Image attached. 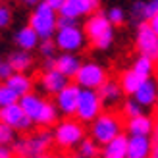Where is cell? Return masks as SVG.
Instances as JSON below:
<instances>
[{
    "label": "cell",
    "instance_id": "34",
    "mask_svg": "<svg viewBox=\"0 0 158 158\" xmlns=\"http://www.w3.org/2000/svg\"><path fill=\"white\" fill-rule=\"evenodd\" d=\"M10 23H12V12H10V8L0 4V29H6Z\"/></svg>",
    "mask_w": 158,
    "mask_h": 158
},
{
    "label": "cell",
    "instance_id": "43",
    "mask_svg": "<svg viewBox=\"0 0 158 158\" xmlns=\"http://www.w3.org/2000/svg\"><path fill=\"white\" fill-rule=\"evenodd\" d=\"M23 2H25V4H37L39 0H23Z\"/></svg>",
    "mask_w": 158,
    "mask_h": 158
},
{
    "label": "cell",
    "instance_id": "5",
    "mask_svg": "<svg viewBox=\"0 0 158 158\" xmlns=\"http://www.w3.org/2000/svg\"><path fill=\"white\" fill-rule=\"evenodd\" d=\"M102 112V104L100 98L94 89H81L77 97V106H75V114L77 120L81 123H91L94 118Z\"/></svg>",
    "mask_w": 158,
    "mask_h": 158
},
{
    "label": "cell",
    "instance_id": "16",
    "mask_svg": "<svg viewBox=\"0 0 158 158\" xmlns=\"http://www.w3.org/2000/svg\"><path fill=\"white\" fill-rule=\"evenodd\" d=\"M156 81L152 77H147L141 81V85L137 87V91L133 93V98H135L137 102L143 108H151L156 104Z\"/></svg>",
    "mask_w": 158,
    "mask_h": 158
},
{
    "label": "cell",
    "instance_id": "27",
    "mask_svg": "<svg viewBox=\"0 0 158 158\" xmlns=\"http://www.w3.org/2000/svg\"><path fill=\"white\" fill-rule=\"evenodd\" d=\"M77 148H79V156L81 158H97L98 156V145L94 143L93 139H87V137H83L81 139V143L77 145Z\"/></svg>",
    "mask_w": 158,
    "mask_h": 158
},
{
    "label": "cell",
    "instance_id": "10",
    "mask_svg": "<svg viewBox=\"0 0 158 158\" xmlns=\"http://www.w3.org/2000/svg\"><path fill=\"white\" fill-rule=\"evenodd\" d=\"M137 48L141 54L156 60L158 56V31L148 23H141L137 29Z\"/></svg>",
    "mask_w": 158,
    "mask_h": 158
},
{
    "label": "cell",
    "instance_id": "1",
    "mask_svg": "<svg viewBox=\"0 0 158 158\" xmlns=\"http://www.w3.org/2000/svg\"><path fill=\"white\" fill-rule=\"evenodd\" d=\"M52 145H54L52 133L44 127V129L37 131V133H33V135H29V137L15 139L12 143V152H14V158L41 156V154H48Z\"/></svg>",
    "mask_w": 158,
    "mask_h": 158
},
{
    "label": "cell",
    "instance_id": "22",
    "mask_svg": "<svg viewBox=\"0 0 158 158\" xmlns=\"http://www.w3.org/2000/svg\"><path fill=\"white\" fill-rule=\"evenodd\" d=\"M39 41H41V39H39V35H37L29 25L21 27L18 33H15V44H18L21 50H33V48H37Z\"/></svg>",
    "mask_w": 158,
    "mask_h": 158
},
{
    "label": "cell",
    "instance_id": "36",
    "mask_svg": "<svg viewBox=\"0 0 158 158\" xmlns=\"http://www.w3.org/2000/svg\"><path fill=\"white\" fill-rule=\"evenodd\" d=\"M12 73H14V68L8 62H0V81H6Z\"/></svg>",
    "mask_w": 158,
    "mask_h": 158
},
{
    "label": "cell",
    "instance_id": "30",
    "mask_svg": "<svg viewBox=\"0 0 158 158\" xmlns=\"http://www.w3.org/2000/svg\"><path fill=\"white\" fill-rule=\"evenodd\" d=\"M123 114L127 116V118L139 116V114H143V106H141L135 98H131V100H127V102L123 104Z\"/></svg>",
    "mask_w": 158,
    "mask_h": 158
},
{
    "label": "cell",
    "instance_id": "33",
    "mask_svg": "<svg viewBox=\"0 0 158 158\" xmlns=\"http://www.w3.org/2000/svg\"><path fill=\"white\" fill-rule=\"evenodd\" d=\"M39 48H41V54L46 58V56H54V52H56V44H54L52 39H43L41 44H37Z\"/></svg>",
    "mask_w": 158,
    "mask_h": 158
},
{
    "label": "cell",
    "instance_id": "42",
    "mask_svg": "<svg viewBox=\"0 0 158 158\" xmlns=\"http://www.w3.org/2000/svg\"><path fill=\"white\" fill-rule=\"evenodd\" d=\"M50 158H81L79 154H60V156H50Z\"/></svg>",
    "mask_w": 158,
    "mask_h": 158
},
{
    "label": "cell",
    "instance_id": "41",
    "mask_svg": "<svg viewBox=\"0 0 158 158\" xmlns=\"http://www.w3.org/2000/svg\"><path fill=\"white\" fill-rule=\"evenodd\" d=\"M148 158H158V147H156V141L152 143V151H151V154H148Z\"/></svg>",
    "mask_w": 158,
    "mask_h": 158
},
{
    "label": "cell",
    "instance_id": "12",
    "mask_svg": "<svg viewBox=\"0 0 158 158\" xmlns=\"http://www.w3.org/2000/svg\"><path fill=\"white\" fill-rule=\"evenodd\" d=\"M108 31H114V29H112V25H110L106 14H102V12H93V15H91V18L87 19V23H85L83 33H85V37H89L91 41L94 43V41H97V39H100L102 35H106Z\"/></svg>",
    "mask_w": 158,
    "mask_h": 158
},
{
    "label": "cell",
    "instance_id": "39",
    "mask_svg": "<svg viewBox=\"0 0 158 158\" xmlns=\"http://www.w3.org/2000/svg\"><path fill=\"white\" fill-rule=\"evenodd\" d=\"M0 158H14V152L10 147H0Z\"/></svg>",
    "mask_w": 158,
    "mask_h": 158
},
{
    "label": "cell",
    "instance_id": "29",
    "mask_svg": "<svg viewBox=\"0 0 158 158\" xmlns=\"http://www.w3.org/2000/svg\"><path fill=\"white\" fill-rule=\"evenodd\" d=\"M18 98H19V97L15 94V91H12L6 83L0 85V108H2V106H8V104H14V102H18Z\"/></svg>",
    "mask_w": 158,
    "mask_h": 158
},
{
    "label": "cell",
    "instance_id": "9",
    "mask_svg": "<svg viewBox=\"0 0 158 158\" xmlns=\"http://www.w3.org/2000/svg\"><path fill=\"white\" fill-rule=\"evenodd\" d=\"M0 122H4L6 125H10L15 131H29L33 127V122L25 116V112L21 110L18 102L0 108Z\"/></svg>",
    "mask_w": 158,
    "mask_h": 158
},
{
    "label": "cell",
    "instance_id": "31",
    "mask_svg": "<svg viewBox=\"0 0 158 158\" xmlns=\"http://www.w3.org/2000/svg\"><path fill=\"white\" fill-rule=\"evenodd\" d=\"M106 18H108V21H110V25L114 27V25H122L123 19H125V15H123V10H122V8H112V10H108Z\"/></svg>",
    "mask_w": 158,
    "mask_h": 158
},
{
    "label": "cell",
    "instance_id": "44",
    "mask_svg": "<svg viewBox=\"0 0 158 158\" xmlns=\"http://www.w3.org/2000/svg\"><path fill=\"white\" fill-rule=\"evenodd\" d=\"M31 158H50L48 154H41V156H31Z\"/></svg>",
    "mask_w": 158,
    "mask_h": 158
},
{
    "label": "cell",
    "instance_id": "45",
    "mask_svg": "<svg viewBox=\"0 0 158 158\" xmlns=\"http://www.w3.org/2000/svg\"><path fill=\"white\" fill-rule=\"evenodd\" d=\"M125 158H127V156H125Z\"/></svg>",
    "mask_w": 158,
    "mask_h": 158
},
{
    "label": "cell",
    "instance_id": "32",
    "mask_svg": "<svg viewBox=\"0 0 158 158\" xmlns=\"http://www.w3.org/2000/svg\"><path fill=\"white\" fill-rule=\"evenodd\" d=\"M158 14V0H148L143 2V19H151L152 15Z\"/></svg>",
    "mask_w": 158,
    "mask_h": 158
},
{
    "label": "cell",
    "instance_id": "2",
    "mask_svg": "<svg viewBox=\"0 0 158 158\" xmlns=\"http://www.w3.org/2000/svg\"><path fill=\"white\" fill-rule=\"evenodd\" d=\"M85 137V127L79 120H72V118H66V120H58L54 123V131H52V141L54 145H58L64 151H72L75 148L81 139Z\"/></svg>",
    "mask_w": 158,
    "mask_h": 158
},
{
    "label": "cell",
    "instance_id": "37",
    "mask_svg": "<svg viewBox=\"0 0 158 158\" xmlns=\"http://www.w3.org/2000/svg\"><path fill=\"white\" fill-rule=\"evenodd\" d=\"M131 12H133V18L135 19H143V2H135L131 8Z\"/></svg>",
    "mask_w": 158,
    "mask_h": 158
},
{
    "label": "cell",
    "instance_id": "11",
    "mask_svg": "<svg viewBox=\"0 0 158 158\" xmlns=\"http://www.w3.org/2000/svg\"><path fill=\"white\" fill-rule=\"evenodd\" d=\"M98 4H100L98 0H64L58 14L77 19V18H83V15H89L93 12H97Z\"/></svg>",
    "mask_w": 158,
    "mask_h": 158
},
{
    "label": "cell",
    "instance_id": "25",
    "mask_svg": "<svg viewBox=\"0 0 158 158\" xmlns=\"http://www.w3.org/2000/svg\"><path fill=\"white\" fill-rule=\"evenodd\" d=\"M141 81H143V77H139L133 69H129V72H123L122 77H120V87L122 91L125 94H133L137 91V87L141 85Z\"/></svg>",
    "mask_w": 158,
    "mask_h": 158
},
{
    "label": "cell",
    "instance_id": "19",
    "mask_svg": "<svg viewBox=\"0 0 158 158\" xmlns=\"http://www.w3.org/2000/svg\"><path fill=\"white\" fill-rule=\"evenodd\" d=\"M125 127H127L129 135H151L154 131V120L143 112L139 116L129 118L127 123H125Z\"/></svg>",
    "mask_w": 158,
    "mask_h": 158
},
{
    "label": "cell",
    "instance_id": "26",
    "mask_svg": "<svg viewBox=\"0 0 158 158\" xmlns=\"http://www.w3.org/2000/svg\"><path fill=\"white\" fill-rule=\"evenodd\" d=\"M133 72H135L139 77H143V79H147V77H151L152 75V72H154V60L152 58H148V56H145V54H141V56L133 62Z\"/></svg>",
    "mask_w": 158,
    "mask_h": 158
},
{
    "label": "cell",
    "instance_id": "4",
    "mask_svg": "<svg viewBox=\"0 0 158 158\" xmlns=\"http://www.w3.org/2000/svg\"><path fill=\"white\" fill-rule=\"evenodd\" d=\"M56 18L58 12L52 10L50 6H46L44 2H41L37 4L35 12L31 14L29 27L39 35V39H52V35L56 33Z\"/></svg>",
    "mask_w": 158,
    "mask_h": 158
},
{
    "label": "cell",
    "instance_id": "20",
    "mask_svg": "<svg viewBox=\"0 0 158 158\" xmlns=\"http://www.w3.org/2000/svg\"><path fill=\"white\" fill-rule=\"evenodd\" d=\"M79 66H81V60H79L73 52H62L60 56L54 58V68H56L62 75H66L68 79L77 73Z\"/></svg>",
    "mask_w": 158,
    "mask_h": 158
},
{
    "label": "cell",
    "instance_id": "13",
    "mask_svg": "<svg viewBox=\"0 0 158 158\" xmlns=\"http://www.w3.org/2000/svg\"><path fill=\"white\" fill-rule=\"evenodd\" d=\"M97 94H98V98H100V104L102 106H116L118 102L122 100V87L118 81H114V79H104L100 85H98V89H97Z\"/></svg>",
    "mask_w": 158,
    "mask_h": 158
},
{
    "label": "cell",
    "instance_id": "35",
    "mask_svg": "<svg viewBox=\"0 0 158 158\" xmlns=\"http://www.w3.org/2000/svg\"><path fill=\"white\" fill-rule=\"evenodd\" d=\"M69 25H77V19L58 14V18H56V29H58V27H69Z\"/></svg>",
    "mask_w": 158,
    "mask_h": 158
},
{
    "label": "cell",
    "instance_id": "24",
    "mask_svg": "<svg viewBox=\"0 0 158 158\" xmlns=\"http://www.w3.org/2000/svg\"><path fill=\"white\" fill-rule=\"evenodd\" d=\"M8 64L14 68V72H27V69L33 66V56H31L29 50H15L10 54L8 58Z\"/></svg>",
    "mask_w": 158,
    "mask_h": 158
},
{
    "label": "cell",
    "instance_id": "14",
    "mask_svg": "<svg viewBox=\"0 0 158 158\" xmlns=\"http://www.w3.org/2000/svg\"><path fill=\"white\" fill-rule=\"evenodd\" d=\"M151 151H152L151 135H129L127 137V158H148Z\"/></svg>",
    "mask_w": 158,
    "mask_h": 158
},
{
    "label": "cell",
    "instance_id": "23",
    "mask_svg": "<svg viewBox=\"0 0 158 158\" xmlns=\"http://www.w3.org/2000/svg\"><path fill=\"white\" fill-rule=\"evenodd\" d=\"M58 120H60V112H58L56 104L50 102V100H44V106H43V110H41V114H39L35 123L41 125V127H52Z\"/></svg>",
    "mask_w": 158,
    "mask_h": 158
},
{
    "label": "cell",
    "instance_id": "8",
    "mask_svg": "<svg viewBox=\"0 0 158 158\" xmlns=\"http://www.w3.org/2000/svg\"><path fill=\"white\" fill-rule=\"evenodd\" d=\"M79 91H81V87L77 83H66L62 89L56 93V108L62 116L66 118H72L75 114V106H77V97H79Z\"/></svg>",
    "mask_w": 158,
    "mask_h": 158
},
{
    "label": "cell",
    "instance_id": "7",
    "mask_svg": "<svg viewBox=\"0 0 158 158\" xmlns=\"http://www.w3.org/2000/svg\"><path fill=\"white\" fill-rule=\"evenodd\" d=\"M73 79L81 89H94L97 91L98 85L106 79V69L98 64H94V62H87V64L79 66Z\"/></svg>",
    "mask_w": 158,
    "mask_h": 158
},
{
    "label": "cell",
    "instance_id": "17",
    "mask_svg": "<svg viewBox=\"0 0 158 158\" xmlns=\"http://www.w3.org/2000/svg\"><path fill=\"white\" fill-rule=\"evenodd\" d=\"M98 154L100 158H125L127 156V137L123 135V131L102 145Z\"/></svg>",
    "mask_w": 158,
    "mask_h": 158
},
{
    "label": "cell",
    "instance_id": "18",
    "mask_svg": "<svg viewBox=\"0 0 158 158\" xmlns=\"http://www.w3.org/2000/svg\"><path fill=\"white\" fill-rule=\"evenodd\" d=\"M18 104L21 106L23 112H25V116L35 123L37 118H39V114H41V110H43V106H44V98L29 91V93L21 94V97L18 98Z\"/></svg>",
    "mask_w": 158,
    "mask_h": 158
},
{
    "label": "cell",
    "instance_id": "38",
    "mask_svg": "<svg viewBox=\"0 0 158 158\" xmlns=\"http://www.w3.org/2000/svg\"><path fill=\"white\" fill-rule=\"evenodd\" d=\"M43 2L46 4V6H50L52 10H60V6H62V2H64V0H43Z\"/></svg>",
    "mask_w": 158,
    "mask_h": 158
},
{
    "label": "cell",
    "instance_id": "3",
    "mask_svg": "<svg viewBox=\"0 0 158 158\" xmlns=\"http://www.w3.org/2000/svg\"><path fill=\"white\" fill-rule=\"evenodd\" d=\"M123 129V123L120 120V116L114 112H104L98 114L91 122V139L97 145H104L110 139H114L116 135H120Z\"/></svg>",
    "mask_w": 158,
    "mask_h": 158
},
{
    "label": "cell",
    "instance_id": "15",
    "mask_svg": "<svg viewBox=\"0 0 158 158\" xmlns=\"http://www.w3.org/2000/svg\"><path fill=\"white\" fill-rule=\"evenodd\" d=\"M68 81H69V79L66 75H62L56 68H50V69H44V72H43L41 79H39V85H41V89L44 93L56 94Z\"/></svg>",
    "mask_w": 158,
    "mask_h": 158
},
{
    "label": "cell",
    "instance_id": "6",
    "mask_svg": "<svg viewBox=\"0 0 158 158\" xmlns=\"http://www.w3.org/2000/svg\"><path fill=\"white\" fill-rule=\"evenodd\" d=\"M54 35H56L54 37V44L62 52H77L85 46V33L77 25L58 27Z\"/></svg>",
    "mask_w": 158,
    "mask_h": 158
},
{
    "label": "cell",
    "instance_id": "40",
    "mask_svg": "<svg viewBox=\"0 0 158 158\" xmlns=\"http://www.w3.org/2000/svg\"><path fill=\"white\" fill-rule=\"evenodd\" d=\"M50 68H54V56H46V60H44V69H50Z\"/></svg>",
    "mask_w": 158,
    "mask_h": 158
},
{
    "label": "cell",
    "instance_id": "28",
    "mask_svg": "<svg viewBox=\"0 0 158 158\" xmlns=\"http://www.w3.org/2000/svg\"><path fill=\"white\" fill-rule=\"evenodd\" d=\"M15 133H18L15 129H12L4 122H0V147H10L15 141Z\"/></svg>",
    "mask_w": 158,
    "mask_h": 158
},
{
    "label": "cell",
    "instance_id": "21",
    "mask_svg": "<svg viewBox=\"0 0 158 158\" xmlns=\"http://www.w3.org/2000/svg\"><path fill=\"white\" fill-rule=\"evenodd\" d=\"M4 83L10 87L12 91H15L18 97H21V94H25V93H29L33 89V79L29 75H25V72H14Z\"/></svg>",
    "mask_w": 158,
    "mask_h": 158
}]
</instances>
